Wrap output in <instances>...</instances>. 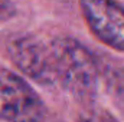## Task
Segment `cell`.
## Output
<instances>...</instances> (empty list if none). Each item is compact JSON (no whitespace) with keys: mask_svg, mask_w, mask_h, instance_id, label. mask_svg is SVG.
Here are the masks:
<instances>
[{"mask_svg":"<svg viewBox=\"0 0 124 122\" xmlns=\"http://www.w3.org/2000/svg\"><path fill=\"white\" fill-rule=\"evenodd\" d=\"M56 82L78 102H91L98 88V69L90 50L78 40L58 36L51 42Z\"/></svg>","mask_w":124,"mask_h":122,"instance_id":"obj_1","label":"cell"},{"mask_svg":"<svg viewBox=\"0 0 124 122\" xmlns=\"http://www.w3.org/2000/svg\"><path fill=\"white\" fill-rule=\"evenodd\" d=\"M43 101L19 75L0 69V119L6 122H42Z\"/></svg>","mask_w":124,"mask_h":122,"instance_id":"obj_2","label":"cell"},{"mask_svg":"<svg viewBox=\"0 0 124 122\" xmlns=\"http://www.w3.org/2000/svg\"><path fill=\"white\" fill-rule=\"evenodd\" d=\"M7 53L13 65L28 78L40 85L56 83V72L51 46L32 34L15 36L7 45Z\"/></svg>","mask_w":124,"mask_h":122,"instance_id":"obj_3","label":"cell"},{"mask_svg":"<svg viewBox=\"0 0 124 122\" xmlns=\"http://www.w3.org/2000/svg\"><path fill=\"white\" fill-rule=\"evenodd\" d=\"M94 34L110 47L124 52V7L114 0H79Z\"/></svg>","mask_w":124,"mask_h":122,"instance_id":"obj_4","label":"cell"},{"mask_svg":"<svg viewBox=\"0 0 124 122\" xmlns=\"http://www.w3.org/2000/svg\"><path fill=\"white\" fill-rule=\"evenodd\" d=\"M79 122H120L104 109H90L81 115Z\"/></svg>","mask_w":124,"mask_h":122,"instance_id":"obj_5","label":"cell"},{"mask_svg":"<svg viewBox=\"0 0 124 122\" xmlns=\"http://www.w3.org/2000/svg\"><path fill=\"white\" fill-rule=\"evenodd\" d=\"M16 14V6L12 0H0V22L9 20Z\"/></svg>","mask_w":124,"mask_h":122,"instance_id":"obj_6","label":"cell"}]
</instances>
